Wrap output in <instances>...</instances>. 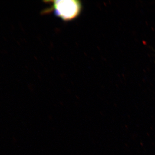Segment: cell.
Returning <instances> with one entry per match:
<instances>
[{
    "instance_id": "1",
    "label": "cell",
    "mask_w": 155,
    "mask_h": 155,
    "mask_svg": "<svg viewBox=\"0 0 155 155\" xmlns=\"http://www.w3.org/2000/svg\"><path fill=\"white\" fill-rule=\"evenodd\" d=\"M51 5L42 11V14H54L64 21L73 20L78 17L82 9V5L78 0H55L45 1Z\"/></svg>"
}]
</instances>
